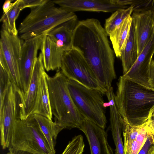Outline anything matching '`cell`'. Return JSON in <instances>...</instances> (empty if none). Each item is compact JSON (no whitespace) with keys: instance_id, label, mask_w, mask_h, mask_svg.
<instances>
[{"instance_id":"22","label":"cell","mask_w":154,"mask_h":154,"mask_svg":"<svg viewBox=\"0 0 154 154\" xmlns=\"http://www.w3.org/2000/svg\"><path fill=\"white\" fill-rule=\"evenodd\" d=\"M138 56L134 28L132 22L126 45L120 57L122 63L123 75L126 73L131 68Z\"/></svg>"},{"instance_id":"13","label":"cell","mask_w":154,"mask_h":154,"mask_svg":"<svg viewBox=\"0 0 154 154\" xmlns=\"http://www.w3.org/2000/svg\"><path fill=\"white\" fill-rule=\"evenodd\" d=\"M154 54V32L134 65L122 76L143 86L152 88L149 83V73Z\"/></svg>"},{"instance_id":"29","label":"cell","mask_w":154,"mask_h":154,"mask_svg":"<svg viewBox=\"0 0 154 154\" xmlns=\"http://www.w3.org/2000/svg\"><path fill=\"white\" fill-rule=\"evenodd\" d=\"M147 132V138L138 154H147L150 148L154 145V134L148 131Z\"/></svg>"},{"instance_id":"3","label":"cell","mask_w":154,"mask_h":154,"mask_svg":"<svg viewBox=\"0 0 154 154\" xmlns=\"http://www.w3.org/2000/svg\"><path fill=\"white\" fill-rule=\"evenodd\" d=\"M68 79L58 70L48 79L50 104L54 122L63 129L78 128L85 118L79 112L70 94Z\"/></svg>"},{"instance_id":"28","label":"cell","mask_w":154,"mask_h":154,"mask_svg":"<svg viewBox=\"0 0 154 154\" xmlns=\"http://www.w3.org/2000/svg\"><path fill=\"white\" fill-rule=\"evenodd\" d=\"M47 0H20V6L21 11L26 8H31L42 5Z\"/></svg>"},{"instance_id":"12","label":"cell","mask_w":154,"mask_h":154,"mask_svg":"<svg viewBox=\"0 0 154 154\" xmlns=\"http://www.w3.org/2000/svg\"><path fill=\"white\" fill-rule=\"evenodd\" d=\"M45 35L25 40L22 44L20 71L22 95L28 90L35 60Z\"/></svg>"},{"instance_id":"18","label":"cell","mask_w":154,"mask_h":154,"mask_svg":"<svg viewBox=\"0 0 154 154\" xmlns=\"http://www.w3.org/2000/svg\"><path fill=\"white\" fill-rule=\"evenodd\" d=\"M40 49L44 67L46 71L59 70L64 52L58 48L56 43L46 34L43 38Z\"/></svg>"},{"instance_id":"5","label":"cell","mask_w":154,"mask_h":154,"mask_svg":"<svg viewBox=\"0 0 154 154\" xmlns=\"http://www.w3.org/2000/svg\"><path fill=\"white\" fill-rule=\"evenodd\" d=\"M67 85L73 101L81 114L85 119L104 129L107 121L104 94L72 80L68 79Z\"/></svg>"},{"instance_id":"21","label":"cell","mask_w":154,"mask_h":154,"mask_svg":"<svg viewBox=\"0 0 154 154\" xmlns=\"http://www.w3.org/2000/svg\"><path fill=\"white\" fill-rule=\"evenodd\" d=\"M49 77L44 69L40 76L39 94L33 114L42 115L52 120L53 115L51 108L48 86Z\"/></svg>"},{"instance_id":"20","label":"cell","mask_w":154,"mask_h":154,"mask_svg":"<svg viewBox=\"0 0 154 154\" xmlns=\"http://www.w3.org/2000/svg\"><path fill=\"white\" fill-rule=\"evenodd\" d=\"M33 116L46 138L51 150L55 154V146L59 133L63 128L55 122H53L42 115L34 113Z\"/></svg>"},{"instance_id":"27","label":"cell","mask_w":154,"mask_h":154,"mask_svg":"<svg viewBox=\"0 0 154 154\" xmlns=\"http://www.w3.org/2000/svg\"><path fill=\"white\" fill-rule=\"evenodd\" d=\"M0 107H1L4 100L10 83L9 75L7 71L0 66Z\"/></svg>"},{"instance_id":"10","label":"cell","mask_w":154,"mask_h":154,"mask_svg":"<svg viewBox=\"0 0 154 154\" xmlns=\"http://www.w3.org/2000/svg\"><path fill=\"white\" fill-rule=\"evenodd\" d=\"M44 69L42 55L40 52L35 60L31 81L27 93L20 96L18 95V118L21 120L26 119L34 113L39 94L40 76Z\"/></svg>"},{"instance_id":"33","label":"cell","mask_w":154,"mask_h":154,"mask_svg":"<svg viewBox=\"0 0 154 154\" xmlns=\"http://www.w3.org/2000/svg\"><path fill=\"white\" fill-rule=\"evenodd\" d=\"M6 154H33L25 151L18 150L10 146L8 148V152Z\"/></svg>"},{"instance_id":"19","label":"cell","mask_w":154,"mask_h":154,"mask_svg":"<svg viewBox=\"0 0 154 154\" xmlns=\"http://www.w3.org/2000/svg\"><path fill=\"white\" fill-rule=\"evenodd\" d=\"M132 22L131 16L127 17L109 35L116 57L120 58L129 34Z\"/></svg>"},{"instance_id":"9","label":"cell","mask_w":154,"mask_h":154,"mask_svg":"<svg viewBox=\"0 0 154 154\" xmlns=\"http://www.w3.org/2000/svg\"><path fill=\"white\" fill-rule=\"evenodd\" d=\"M19 97L11 83L0 107L1 145L3 149L9 148L16 122L18 118Z\"/></svg>"},{"instance_id":"8","label":"cell","mask_w":154,"mask_h":154,"mask_svg":"<svg viewBox=\"0 0 154 154\" xmlns=\"http://www.w3.org/2000/svg\"><path fill=\"white\" fill-rule=\"evenodd\" d=\"M60 69L68 79L106 94L81 53L74 48L64 53Z\"/></svg>"},{"instance_id":"25","label":"cell","mask_w":154,"mask_h":154,"mask_svg":"<svg viewBox=\"0 0 154 154\" xmlns=\"http://www.w3.org/2000/svg\"><path fill=\"white\" fill-rule=\"evenodd\" d=\"M124 121V120H123ZM144 124L138 126H132L124 121L123 134L124 139V154H130L132 144Z\"/></svg>"},{"instance_id":"11","label":"cell","mask_w":154,"mask_h":154,"mask_svg":"<svg viewBox=\"0 0 154 154\" xmlns=\"http://www.w3.org/2000/svg\"><path fill=\"white\" fill-rule=\"evenodd\" d=\"M59 7L74 12L77 11L113 13L131 6L134 0H52Z\"/></svg>"},{"instance_id":"1","label":"cell","mask_w":154,"mask_h":154,"mask_svg":"<svg viewBox=\"0 0 154 154\" xmlns=\"http://www.w3.org/2000/svg\"><path fill=\"white\" fill-rule=\"evenodd\" d=\"M108 35L97 19L79 21L73 38V47L81 53L106 92L112 87L116 76L114 67L115 53Z\"/></svg>"},{"instance_id":"17","label":"cell","mask_w":154,"mask_h":154,"mask_svg":"<svg viewBox=\"0 0 154 154\" xmlns=\"http://www.w3.org/2000/svg\"><path fill=\"white\" fill-rule=\"evenodd\" d=\"M79 21L77 17L56 26L47 34L64 52L73 48L74 32Z\"/></svg>"},{"instance_id":"36","label":"cell","mask_w":154,"mask_h":154,"mask_svg":"<svg viewBox=\"0 0 154 154\" xmlns=\"http://www.w3.org/2000/svg\"><path fill=\"white\" fill-rule=\"evenodd\" d=\"M152 116H154V106L152 108L150 111L149 117Z\"/></svg>"},{"instance_id":"14","label":"cell","mask_w":154,"mask_h":154,"mask_svg":"<svg viewBox=\"0 0 154 154\" xmlns=\"http://www.w3.org/2000/svg\"><path fill=\"white\" fill-rule=\"evenodd\" d=\"M78 128L86 136L91 154H114L104 129L86 119Z\"/></svg>"},{"instance_id":"6","label":"cell","mask_w":154,"mask_h":154,"mask_svg":"<svg viewBox=\"0 0 154 154\" xmlns=\"http://www.w3.org/2000/svg\"><path fill=\"white\" fill-rule=\"evenodd\" d=\"M10 146L33 154H54L33 114L25 120L17 118Z\"/></svg>"},{"instance_id":"35","label":"cell","mask_w":154,"mask_h":154,"mask_svg":"<svg viewBox=\"0 0 154 154\" xmlns=\"http://www.w3.org/2000/svg\"><path fill=\"white\" fill-rule=\"evenodd\" d=\"M147 154H154V145L152 146L149 150Z\"/></svg>"},{"instance_id":"23","label":"cell","mask_w":154,"mask_h":154,"mask_svg":"<svg viewBox=\"0 0 154 154\" xmlns=\"http://www.w3.org/2000/svg\"><path fill=\"white\" fill-rule=\"evenodd\" d=\"M20 0L14 2V5L10 10L7 13H4L0 20L2 23V29L9 33L17 35L18 30L17 29L15 21L21 11L20 6Z\"/></svg>"},{"instance_id":"4","label":"cell","mask_w":154,"mask_h":154,"mask_svg":"<svg viewBox=\"0 0 154 154\" xmlns=\"http://www.w3.org/2000/svg\"><path fill=\"white\" fill-rule=\"evenodd\" d=\"M55 5L53 1L47 0L31 8L18 28L20 38L25 41L45 34L56 26L77 17L74 12Z\"/></svg>"},{"instance_id":"34","label":"cell","mask_w":154,"mask_h":154,"mask_svg":"<svg viewBox=\"0 0 154 154\" xmlns=\"http://www.w3.org/2000/svg\"><path fill=\"white\" fill-rule=\"evenodd\" d=\"M11 0H6L4 2L2 7L4 13L8 12L11 8L14 5V3L11 2Z\"/></svg>"},{"instance_id":"15","label":"cell","mask_w":154,"mask_h":154,"mask_svg":"<svg viewBox=\"0 0 154 154\" xmlns=\"http://www.w3.org/2000/svg\"><path fill=\"white\" fill-rule=\"evenodd\" d=\"M134 26L138 56L154 32V18L152 10L133 12L131 15Z\"/></svg>"},{"instance_id":"7","label":"cell","mask_w":154,"mask_h":154,"mask_svg":"<svg viewBox=\"0 0 154 154\" xmlns=\"http://www.w3.org/2000/svg\"><path fill=\"white\" fill-rule=\"evenodd\" d=\"M22 43L18 36L2 29L0 40V66L8 72L13 88L22 92L20 76Z\"/></svg>"},{"instance_id":"30","label":"cell","mask_w":154,"mask_h":154,"mask_svg":"<svg viewBox=\"0 0 154 154\" xmlns=\"http://www.w3.org/2000/svg\"><path fill=\"white\" fill-rule=\"evenodd\" d=\"M143 145L135 140L132 144L130 154H138Z\"/></svg>"},{"instance_id":"24","label":"cell","mask_w":154,"mask_h":154,"mask_svg":"<svg viewBox=\"0 0 154 154\" xmlns=\"http://www.w3.org/2000/svg\"><path fill=\"white\" fill-rule=\"evenodd\" d=\"M133 12L132 6L126 8L118 9L106 19L104 29L108 36L123 22L127 17L131 16Z\"/></svg>"},{"instance_id":"26","label":"cell","mask_w":154,"mask_h":154,"mask_svg":"<svg viewBox=\"0 0 154 154\" xmlns=\"http://www.w3.org/2000/svg\"><path fill=\"white\" fill-rule=\"evenodd\" d=\"M85 146L83 136H75L69 142L62 154H82Z\"/></svg>"},{"instance_id":"37","label":"cell","mask_w":154,"mask_h":154,"mask_svg":"<svg viewBox=\"0 0 154 154\" xmlns=\"http://www.w3.org/2000/svg\"><path fill=\"white\" fill-rule=\"evenodd\" d=\"M152 12H153V17H154V7H153V8L152 9Z\"/></svg>"},{"instance_id":"2","label":"cell","mask_w":154,"mask_h":154,"mask_svg":"<svg viewBox=\"0 0 154 154\" xmlns=\"http://www.w3.org/2000/svg\"><path fill=\"white\" fill-rule=\"evenodd\" d=\"M117 109L124 121L132 126L146 123L154 106V90L120 76L115 95Z\"/></svg>"},{"instance_id":"31","label":"cell","mask_w":154,"mask_h":154,"mask_svg":"<svg viewBox=\"0 0 154 154\" xmlns=\"http://www.w3.org/2000/svg\"><path fill=\"white\" fill-rule=\"evenodd\" d=\"M149 83L152 88L154 90V60H152L150 66Z\"/></svg>"},{"instance_id":"32","label":"cell","mask_w":154,"mask_h":154,"mask_svg":"<svg viewBox=\"0 0 154 154\" xmlns=\"http://www.w3.org/2000/svg\"><path fill=\"white\" fill-rule=\"evenodd\" d=\"M146 128L148 131L154 134V116L149 117L146 122Z\"/></svg>"},{"instance_id":"16","label":"cell","mask_w":154,"mask_h":154,"mask_svg":"<svg viewBox=\"0 0 154 154\" xmlns=\"http://www.w3.org/2000/svg\"><path fill=\"white\" fill-rule=\"evenodd\" d=\"M108 102L107 106L110 108V129L116 146V154H124V145L122 133L124 121L117 108L112 89L109 90L106 94Z\"/></svg>"}]
</instances>
